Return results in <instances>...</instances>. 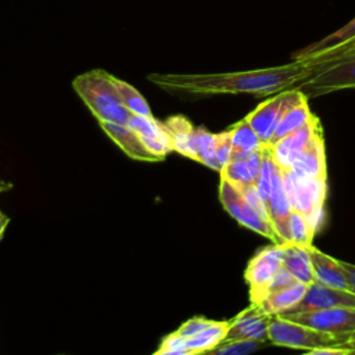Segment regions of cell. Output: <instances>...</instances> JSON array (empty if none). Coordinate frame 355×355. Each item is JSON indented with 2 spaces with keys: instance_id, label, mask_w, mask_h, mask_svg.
Here are the masks:
<instances>
[{
  "instance_id": "1",
  "label": "cell",
  "mask_w": 355,
  "mask_h": 355,
  "mask_svg": "<svg viewBox=\"0 0 355 355\" xmlns=\"http://www.w3.org/2000/svg\"><path fill=\"white\" fill-rule=\"evenodd\" d=\"M313 73V65L306 61H291L280 67H270L241 72L223 73H150L147 79L168 92L193 94H237L251 93L266 96L294 87Z\"/></svg>"
},
{
  "instance_id": "2",
  "label": "cell",
  "mask_w": 355,
  "mask_h": 355,
  "mask_svg": "<svg viewBox=\"0 0 355 355\" xmlns=\"http://www.w3.org/2000/svg\"><path fill=\"white\" fill-rule=\"evenodd\" d=\"M72 87L98 122L128 123L132 112L125 107L115 76L104 69H92L78 75Z\"/></svg>"
},
{
  "instance_id": "3",
  "label": "cell",
  "mask_w": 355,
  "mask_h": 355,
  "mask_svg": "<svg viewBox=\"0 0 355 355\" xmlns=\"http://www.w3.org/2000/svg\"><path fill=\"white\" fill-rule=\"evenodd\" d=\"M309 64L313 65V73L294 86L306 97L355 89V54Z\"/></svg>"
},
{
  "instance_id": "4",
  "label": "cell",
  "mask_w": 355,
  "mask_h": 355,
  "mask_svg": "<svg viewBox=\"0 0 355 355\" xmlns=\"http://www.w3.org/2000/svg\"><path fill=\"white\" fill-rule=\"evenodd\" d=\"M283 186L293 209L300 211L316 232L324 216L326 180L305 179L294 173L291 168H280Z\"/></svg>"
},
{
  "instance_id": "5",
  "label": "cell",
  "mask_w": 355,
  "mask_h": 355,
  "mask_svg": "<svg viewBox=\"0 0 355 355\" xmlns=\"http://www.w3.org/2000/svg\"><path fill=\"white\" fill-rule=\"evenodd\" d=\"M219 200L227 214L234 218L241 226L269 239L273 244H283L279 234L275 232L270 220L258 212L244 197L240 187L225 178H220Z\"/></svg>"
},
{
  "instance_id": "6",
  "label": "cell",
  "mask_w": 355,
  "mask_h": 355,
  "mask_svg": "<svg viewBox=\"0 0 355 355\" xmlns=\"http://www.w3.org/2000/svg\"><path fill=\"white\" fill-rule=\"evenodd\" d=\"M268 338L273 345L306 351L326 345H343L344 343V340L337 336L313 330L277 315L272 316L269 320Z\"/></svg>"
},
{
  "instance_id": "7",
  "label": "cell",
  "mask_w": 355,
  "mask_h": 355,
  "mask_svg": "<svg viewBox=\"0 0 355 355\" xmlns=\"http://www.w3.org/2000/svg\"><path fill=\"white\" fill-rule=\"evenodd\" d=\"M277 316L308 326L318 331L337 336L344 341L355 333V308L349 306H334L300 313H284Z\"/></svg>"
},
{
  "instance_id": "8",
  "label": "cell",
  "mask_w": 355,
  "mask_h": 355,
  "mask_svg": "<svg viewBox=\"0 0 355 355\" xmlns=\"http://www.w3.org/2000/svg\"><path fill=\"white\" fill-rule=\"evenodd\" d=\"M282 244H272L257 252L247 265L244 279L250 287L252 304H258L263 290L276 272L282 268Z\"/></svg>"
},
{
  "instance_id": "9",
  "label": "cell",
  "mask_w": 355,
  "mask_h": 355,
  "mask_svg": "<svg viewBox=\"0 0 355 355\" xmlns=\"http://www.w3.org/2000/svg\"><path fill=\"white\" fill-rule=\"evenodd\" d=\"M334 306L355 308V293H352L351 290L334 288L318 280H313L312 283L306 284L302 298L284 313H300Z\"/></svg>"
},
{
  "instance_id": "10",
  "label": "cell",
  "mask_w": 355,
  "mask_h": 355,
  "mask_svg": "<svg viewBox=\"0 0 355 355\" xmlns=\"http://www.w3.org/2000/svg\"><path fill=\"white\" fill-rule=\"evenodd\" d=\"M294 94H295L294 87L286 89L280 92L276 97H272L261 103L254 111H251L245 116V119L250 122V125L257 132V135L259 136V139L265 146L270 143V139L276 130V126L284 110L293 100Z\"/></svg>"
},
{
  "instance_id": "11",
  "label": "cell",
  "mask_w": 355,
  "mask_h": 355,
  "mask_svg": "<svg viewBox=\"0 0 355 355\" xmlns=\"http://www.w3.org/2000/svg\"><path fill=\"white\" fill-rule=\"evenodd\" d=\"M270 315L263 312L259 305L251 304L248 308L241 311L236 318L229 320V329L223 341L236 338H252V340H266L268 326Z\"/></svg>"
},
{
  "instance_id": "12",
  "label": "cell",
  "mask_w": 355,
  "mask_h": 355,
  "mask_svg": "<svg viewBox=\"0 0 355 355\" xmlns=\"http://www.w3.org/2000/svg\"><path fill=\"white\" fill-rule=\"evenodd\" d=\"M290 168L300 178L326 180L327 171L322 129L315 132L304 150L295 157Z\"/></svg>"
},
{
  "instance_id": "13",
  "label": "cell",
  "mask_w": 355,
  "mask_h": 355,
  "mask_svg": "<svg viewBox=\"0 0 355 355\" xmlns=\"http://www.w3.org/2000/svg\"><path fill=\"white\" fill-rule=\"evenodd\" d=\"M266 208H268V215H269L270 223H272L275 232L282 239L283 244H291L288 220H290L293 207H291V202H290V200L286 194L284 186H283L280 166L273 178L272 191L266 201Z\"/></svg>"
},
{
  "instance_id": "14",
  "label": "cell",
  "mask_w": 355,
  "mask_h": 355,
  "mask_svg": "<svg viewBox=\"0 0 355 355\" xmlns=\"http://www.w3.org/2000/svg\"><path fill=\"white\" fill-rule=\"evenodd\" d=\"M322 129L319 119L313 115L309 122H306L300 129L294 130L293 133L282 137L277 140L273 146H269L272 148V154L275 161L280 168H290L295 157L304 150V147L308 144L311 137Z\"/></svg>"
},
{
  "instance_id": "15",
  "label": "cell",
  "mask_w": 355,
  "mask_h": 355,
  "mask_svg": "<svg viewBox=\"0 0 355 355\" xmlns=\"http://www.w3.org/2000/svg\"><path fill=\"white\" fill-rule=\"evenodd\" d=\"M143 140L144 146L161 159L172 151L171 139L164 126V122L154 119V116H141L132 114L128 123Z\"/></svg>"
},
{
  "instance_id": "16",
  "label": "cell",
  "mask_w": 355,
  "mask_h": 355,
  "mask_svg": "<svg viewBox=\"0 0 355 355\" xmlns=\"http://www.w3.org/2000/svg\"><path fill=\"white\" fill-rule=\"evenodd\" d=\"M355 43V18L329 36L295 51L293 61H311L329 55Z\"/></svg>"
},
{
  "instance_id": "17",
  "label": "cell",
  "mask_w": 355,
  "mask_h": 355,
  "mask_svg": "<svg viewBox=\"0 0 355 355\" xmlns=\"http://www.w3.org/2000/svg\"><path fill=\"white\" fill-rule=\"evenodd\" d=\"M101 129L119 146L123 153L137 161H161L159 157L153 154L143 143L140 136L126 123L100 122Z\"/></svg>"
},
{
  "instance_id": "18",
  "label": "cell",
  "mask_w": 355,
  "mask_h": 355,
  "mask_svg": "<svg viewBox=\"0 0 355 355\" xmlns=\"http://www.w3.org/2000/svg\"><path fill=\"white\" fill-rule=\"evenodd\" d=\"M306 251L311 258V265L313 270L315 280L334 287V288H343V290H349L348 286V279L347 273L340 265L338 259L331 258L330 255L322 252L313 245L306 247Z\"/></svg>"
},
{
  "instance_id": "19",
  "label": "cell",
  "mask_w": 355,
  "mask_h": 355,
  "mask_svg": "<svg viewBox=\"0 0 355 355\" xmlns=\"http://www.w3.org/2000/svg\"><path fill=\"white\" fill-rule=\"evenodd\" d=\"M312 116H313V114L309 110L308 97L301 90L295 89V94H294L293 100L290 101V104L287 105V108L284 110V112L276 126V130L270 139V143L268 146H273L282 137L300 129L306 122H309L312 119Z\"/></svg>"
},
{
  "instance_id": "20",
  "label": "cell",
  "mask_w": 355,
  "mask_h": 355,
  "mask_svg": "<svg viewBox=\"0 0 355 355\" xmlns=\"http://www.w3.org/2000/svg\"><path fill=\"white\" fill-rule=\"evenodd\" d=\"M262 162V148L251 153L243 159H230L222 169L220 178L227 179L237 187H245L255 184Z\"/></svg>"
},
{
  "instance_id": "21",
  "label": "cell",
  "mask_w": 355,
  "mask_h": 355,
  "mask_svg": "<svg viewBox=\"0 0 355 355\" xmlns=\"http://www.w3.org/2000/svg\"><path fill=\"white\" fill-rule=\"evenodd\" d=\"M282 266L301 283L309 284L315 280L311 258L305 247L297 244H282Z\"/></svg>"
},
{
  "instance_id": "22",
  "label": "cell",
  "mask_w": 355,
  "mask_h": 355,
  "mask_svg": "<svg viewBox=\"0 0 355 355\" xmlns=\"http://www.w3.org/2000/svg\"><path fill=\"white\" fill-rule=\"evenodd\" d=\"M305 288H306L305 283L295 280L294 283H291L284 288L266 294L257 305H259V308L270 316L284 313L302 298Z\"/></svg>"
},
{
  "instance_id": "23",
  "label": "cell",
  "mask_w": 355,
  "mask_h": 355,
  "mask_svg": "<svg viewBox=\"0 0 355 355\" xmlns=\"http://www.w3.org/2000/svg\"><path fill=\"white\" fill-rule=\"evenodd\" d=\"M215 147H216V135L205 130L204 128H194L189 144V151L187 157L193 158L205 166L220 171L216 154H215Z\"/></svg>"
},
{
  "instance_id": "24",
  "label": "cell",
  "mask_w": 355,
  "mask_h": 355,
  "mask_svg": "<svg viewBox=\"0 0 355 355\" xmlns=\"http://www.w3.org/2000/svg\"><path fill=\"white\" fill-rule=\"evenodd\" d=\"M229 320L216 322L214 320L208 327L197 333L196 336L187 338V348L189 354H204L211 352L216 345H219L227 333L229 329Z\"/></svg>"
},
{
  "instance_id": "25",
  "label": "cell",
  "mask_w": 355,
  "mask_h": 355,
  "mask_svg": "<svg viewBox=\"0 0 355 355\" xmlns=\"http://www.w3.org/2000/svg\"><path fill=\"white\" fill-rule=\"evenodd\" d=\"M227 132L234 153H254L265 146L245 118L234 123Z\"/></svg>"
},
{
  "instance_id": "26",
  "label": "cell",
  "mask_w": 355,
  "mask_h": 355,
  "mask_svg": "<svg viewBox=\"0 0 355 355\" xmlns=\"http://www.w3.org/2000/svg\"><path fill=\"white\" fill-rule=\"evenodd\" d=\"M164 126L171 139L172 150L187 157L190 137L194 130V126L190 123V121L182 115H178V116H172L166 122H164Z\"/></svg>"
},
{
  "instance_id": "27",
  "label": "cell",
  "mask_w": 355,
  "mask_h": 355,
  "mask_svg": "<svg viewBox=\"0 0 355 355\" xmlns=\"http://www.w3.org/2000/svg\"><path fill=\"white\" fill-rule=\"evenodd\" d=\"M115 83H116V87L119 90V94L122 97L125 107L132 114L141 115V116H153L151 108L147 104V100L137 92V89H135L132 85H129L128 82H123L118 78H115Z\"/></svg>"
},
{
  "instance_id": "28",
  "label": "cell",
  "mask_w": 355,
  "mask_h": 355,
  "mask_svg": "<svg viewBox=\"0 0 355 355\" xmlns=\"http://www.w3.org/2000/svg\"><path fill=\"white\" fill-rule=\"evenodd\" d=\"M288 229H290V237L291 243L297 244L300 247H309L312 245V239L315 232L312 230L308 219L297 209L291 211L290 220H288Z\"/></svg>"
},
{
  "instance_id": "29",
  "label": "cell",
  "mask_w": 355,
  "mask_h": 355,
  "mask_svg": "<svg viewBox=\"0 0 355 355\" xmlns=\"http://www.w3.org/2000/svg\"><path fill=\"white\" fill-rule=\"evenodd\" d=\"M266 344V340H252V338H236V340H227L222 341L219 345H216L211 354H220V355H247L251 352L258 351L259 348H263Z\"/></svg>"
},
{
  "instance_id": "30",
  "label": "cell",
  "mask_w": 355,
  "mask_h": 355,
  "mask_svg": "<svg viewBox=\"0 0 355 355\" xmlns=\"http://www.w3.org/2000/svg\"><path fill=\"white\" fill-rule=\"evenodd\" d=\"M155 355H190L187 348V338L182 337L178 331L168 334L159 344Z\"/></svg>"
},
{
  "instance_id": "31",
  "label": "cell",
  "mask_w": 355,
  "mask_h": 355,
  "mask_svg": "<svg viewBox=\"0 0 355 355\" xmlns=\"http://www.w3.org/2000/svg\"><path fill=\"white\" fill-rule=\"evenodd\" d=\"M232 153H233V147H232L229 132L226 130V132H222V133H216L215 154H216V159H218V164H219L220 169L230 161Z\"/></svg>"
},
{
  "instance_id": "32",
  "label": "cell",
  "mask_w": 355,
  "mask_h": 355,
  "mask_svg": "<svg viewBox=\"0 0 355 355\" xmlns=\"http://www.w3.org/2000/svg\"><path fill=\"white\" fill-rule=\"evenodd\" d=\"M214 320H209L207 318L202 316H194L189 320H186L176 331L184 337V338H190L193 336H196L197 333H200L201 330H204L205 327H208Z\"/></svg>"
},
{
  "instance_id": "33",
  "label": "cell",
  "mask_w": 355,
  "mask_h": 355,
  "mask_svg": "<svg viewBox=\"0 0 355 355\" xmlns=\"http://www.w3.org/2000/svg\"><path fill=\"white\" fill-rule=\"evenodd\" d=\"M295 279L293 277V275L290 272H287L283 266L276 272V275L270 279V282L266 284L265 290H263V294H262V298L269 294V293H273V291H277L280 288H284L287 286H290L291 283H294ZM261 298V300H262ZM259 300V301H261Z\"/></svg>"
},
{
  "instance_id": "34",
  "label": "cell",
  "mask_w": 355,
  "mask_h": 355,
  "mask_svg": "<svg viewBox=\"0 0 355 355\" xmlns=\"http://www.w3.org/2000/svg\"><path fill=\"white\" fill-rule=\"evenodd\" d=\"M349 54H355V43L351 44V46H348V47H344V49H341V50H338V51H334V53H331V54H329V55H324V57L318 58V60H311V61H308V62H319V61L333 60V58H338V57H344V55H349Z\"/></svg>"
},
{
  "instance_id": "35",
  "label": "cell",
  "mask_w": 355,
  "mask_h": 355,
  "mask_svg": "<svg viewBox=\"0 0 355 355\" xmlns=\"http://www.w3.org/2000/svg\"><path fill=\"white\" fill-rule=\"evenodd\" d=\"M340 265L343 266V269L345 270L347 273V279H348V286H349V290L352 293H355V265L349 263V262H345V261H338Z\"/></svg>"
},
{
  "instance_id": "36",
  "label": "cell",
  "mask_w": 355,
  "mask_h": 355,
  "mask_svg": "<svg viewBox=\"0 0 355 355\" xmlns=\"http://www.w3.org/2000/svg\"><path fill=\"white\" fill-rule=\"evenodd\" d=\"M0 190H3V189L0 187ZM8 222H10L8 216H6V215H4V214L0 211V237L3 236V233H4V229L7 227Z\"/></svg>"
},
{
  "instance_id": "37",
  "label": "cell",
  "mask_w": 355,
  "mask_h": 355,
  "mask_svg": "<svg viewBox=\"0 0 355 355\" xmlns=\"http://www.w3.org/2000/svg\"><path fill=\"white\" fill-rule=\"evenodd\" d=\"M343 347H347V348L352 349V351H354V354H355V333H354V334H351V336L344 341Z\"/></svg>"
}]
</instances>
